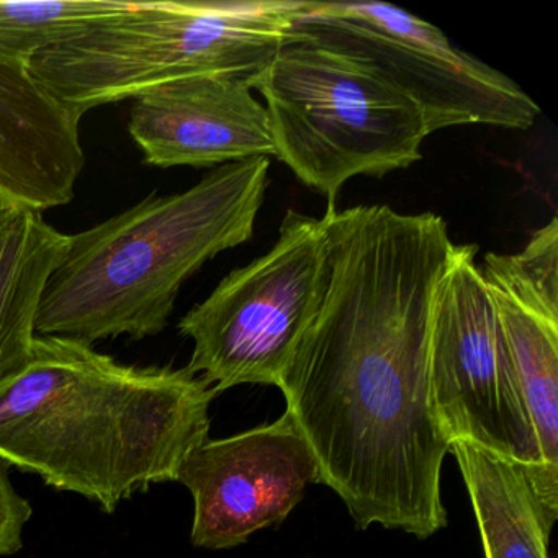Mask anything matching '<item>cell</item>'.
Wrapping results in <instances>:
<instances>
[{
  "instance_id": "16",
  "label": "cell",
  "mask_w": 558,
  "mask_h": 558,
  "mask_svg": "<svg viewBox=\"0 0 558 558\" xmlns=\"http://www.w3.org/2000/svg\"><path fill=\"white\" fill-rule=\"evenodd\" d=\"M31 518V502L19 495L9 478L8 466L0 463V557L21 550L24 545L22 532Z\"/></svg>"
},
{
  "instance_id": "2",
  "label": "cell",
  "mask_w": 558,
  "mask_h": 558,
  "mask_svg": "<svg viewBox=\"0 0 558 558\" xmlns=\"http://www.w3.org/2000/svg\"><path fill=\"white\" fill-rule=\"evenodd\" d=\"M217 395L187 367L123 365L93 345L37 336L27 368L0 390V463L113 512L178 482L208 439Z\"/></svg>"
},
{
  "instance_id": "1",
  "label": "cell",
  "mask_w": 558,
  "mask_h": 558,
  "mask_svg": "<svg viewBox=\"0 0 558 558\" xmlns=\"http://www.w3.org/2000/svg\"><path fill=\"white\" fill-rule=\"evenodd\" d=\"M322 221L328 282L277 388L319 483L357 527L430 537L447 525L440 473L450 442L429 385L430 310L453 246L447 223L335 204Z\"/></svg>"
},
{
  "instance_id": "13",
  "label": "cell",
  "mask_w": 558,
  "mask_h": 558,
  "mask_svg": "<svg viewBox=\"0 0 558 558\" xmlns=\"http://www.w3.org/2000/svg\"><path fill=\"white\" fill-rule=\"evenodd\" d=\"M70 243L40 211L0 207V390L31 362L41 299Z\"/></svg>"
},
{
  "instance_id": "5",
  "label": "cell",
  "mask_w": 558,
  "mask_h": 558,
  "mask_svg": "<svg viewBox=\"0 0 558 558\" xmlns=\"http://www.w3.org/2000/svg\"><path fill=\"white\" fill-rule=\"evenodd\" d=\"M253 90L264 97L274 158L328 204L349 179L420 161L429 136L417 107L380 74L293 31Z\"/></svg>"
},
{
  "instance_id": "3",
  "label": "cell",
  "mask_w": 558,
  "mask_h": 558,
  "mask_svg": "<svg viewBox=\"0 0 558 558\" xmlns=\"http://www.w3.org/2000/svg\"><path fill=\"white\" fill-rule=\"evenodd\" d=\"M269 171L270 158L220 166L189 191L151 195L71 236L45 289L37 336L94 345L165 331L182 286L253 236Z\"/></svg>"
},
{
  "instance_id": "14",
  "label": "cell",
  "mask_w": 558,
  "mask_h": 558,
  "mask_svg": "<svg viewBox=\"0 0 558 558\" xmlns=\"http://www.w3.org/2000/svg\"><path fill=\"white\" fill-rule=\"evenodd\" d=\"M469 489L486 558H550L551 527L519 463L475 444H450Z\"/></svg>"
},
{
  "instance_id": "4",
  "label": "cell",
  "mask_w": 558,
  "mask_h": 558,
  "mask_svg": "<svg viewBox=\"0 0 558 558\" xmlns=\"http://www.w3.org/2000/svg\"><path fill=\"white\" fill-rule=\"evenodd\" d=\"M296 0L135 2L38 53V83L81 117L184 77H257L308 9Z\"/></svg>"
},
{
  "instance_id": "7",
  "label": "cell",
  "mask_w": 558,
  "mask_h": 558,
  "mask_svg": "<svg viewBox=\"0 0 558 558\" xmlns=\"http://www.w3.org/2000/svg\"><path fill=\"white\" fill-rule=\"evenodd\" d=\"M328 282L323 221L287 211L269 253L228 274L179 322L194 341L187 368L217 393L279 385Z\"/></svg>"
},
{
  "instance_id": "8",
  "label": "cell",
  "mask_w": 558,
  "mask_h": 558,
  "mask_svg": "<svg viewBox=\"0 0 558 558\" xmlns=\"http://www.w3.org/2000/svg\"><path fill=\"white\" fill-rule=\"evenodd\" d=\"M293 32L380 74L417 107L429 135L459 125L529 130L541 113L514 81L395 5L310 2Z\"/></svg>"
},
{
  "instance_id": "6",
  "label": "cell",
  "mask_w": 558,
  "mask_h": 558,
  "mask_svg": "<svg viewBox=\"0 0 558 558\" xmlns=\"http://www.w3.org/2000/svg\"><path fill=\"white\" fill-rule=\"evenodd\" d=\"M476 254L475 244H453L434 292L429 328L434 411L450 444H475L519 463L554 529L558 486L542 469Z\"/></svg>"
},
{
  "instance_id": "10",
  "label": "cell",
  "mask_w": 558,
  "mask_h": 558,
  "mask_svg": "<svg viewBox=\"0 0 558 558\" xmlns=\"http://www.w3.org/2000/svg\"><path fill=\"white\" fill-rule=\"evenodd\" d=\"M499 332L541 453L558 486V218L515 254L480 264Z\"/></svg>"
},
{
  "instance_id": "9",
  "label": "cell",
  "mask_w": 558,
  "mask_h": 558,
  "mask_svg": "<svg viewBox=\"0 0 558 558\" xmlns=\"http://www.w3.org/2000/svg\"><path fill=\"white\" fill-rule=\"evenodd\" d=\"M194 498L191 541L223 550L282 522L319 483L312 447L289 413L227 439H207L179 470Z\"/></svg>"
},
{
  "instance_id": "12",
  "label": "cell",
  "mask_w": 558,
  "mask_h": 558,
  "mask_svg": "<svg viewBox=\"0 0 558 558\" xmlns=\"http://www.w3.org/2000/svg\"><path fill=\"white\" fill-rule=\"evenodd\" d=\"M81 120L31 64L0 57V207L41 214L73 202L86 165Z\"/></svg>"
},
{
  "instance_id": "15",
  "label": "cell",
  "mask_w": 558,
  "mask_h": 558,
  "mask_svg": "<svg viewBox=\"0 0 558 558\" xmlns=\"http://www.w3.org/2000/svg\"><path fill=\"white\" fill-rule=\"evenodd\" d=\"M123 0L0 2V57L31 64L41 51L132 9Z\"/></svg>"
},
{
  "instance_id": "11",
  "label": "cell",
  "mask_w": 558,
  "mask_h": 558,
  "mask_svg": "<svg viewBox=\"0 0 558 558\" xmlns=\"http://www.w3.org/2000/svg\"><path fill=\"white\" fill-rule=\"evenodd\" d=\"M129 132L146 165L161 169L276 156L266 107L246 81L223 74L184 77L136 97Z\"/></svg>"
}]
</instances>
